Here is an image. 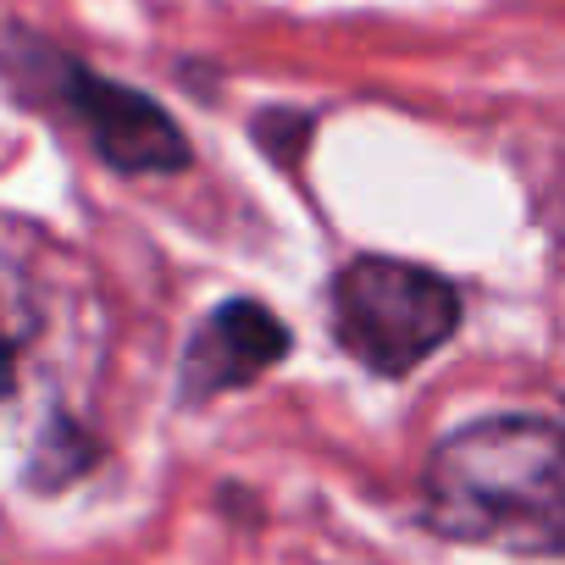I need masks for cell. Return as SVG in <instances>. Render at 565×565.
<instances>
[{"instance_id": "2", "label": "cell", "mask_w": 565, "mask_h": 565, "mask_svg": "<svg viewBox=\"0 0 565 565\" xmlns=\"http://www.w3.org/2000/svg\"><path fill=\"white\" fill-rule=\"evenodd\" d=\"M0 73H7V84L23 100L67 117L89 139V150L122 178H167V172H183L189 156H194L189 134L172 122V111L161 100H150L134 84L95 73L89 62L56 51L51 40H40L29 29L7 34V45H0Z\"/></svg>"}, {"instance_id": "6", "label": "cell", "mask_w": 565, "mask_h": 565, "mask_svg": "<svg viewBox=\"0 0 565 565\" xmlns=\"http://www.w3.org/2000/svg\"><path fill=\"white\" fill-rule=\"evenodd\" d=\"M249 134H255L282 167H295V145L306 150V139H311V117H300V111H260Z\"/></svg>"}, {"instance_id": "7", "label": "cell", "mask_w": 565, "mask_h": 565, "mask_svg": "<svg viewBox=\"0 0 565 565\" xmlns=\"http://www.w3.org/2000/svg\"><path fill=\"white\" fill-rule=\"evenodd\" d=\"M12 377H18V350H12L7 322H0V405H7V394H12Z\"/></svg>"}, {"instance_id": "1", "label": "cell", "mask_w": 565, "mask_h": 565, "mask_svg": "<svg viewBox=\"0 0 565 565\" xmlns=\"http://www.w3.org/2000/svg\"><path fill=\"white\" fill-rule=\"evenodd\" d=\"M422 504L438 537L565 559V427L521 411L455 427L427 455Z\"/></svg>"}, {"instance_id": "4", "label": "cell", "mask_w": 565, "mask_h": 565, "mask_svg": "<svg viewBox=\"0 0 565 565\" xmlns=\"http://www.w3.org/2000/svg\"><path fill=\"white\" fill-rule=\"evenodd\" d=\"M289 350H295V339L277 311H266L260 300H227L194 328L183 366H178V394H183V405L222 399V394L266 377L271 366H282Z\"/></svg>"}, {"instance_id": "5", "label": "cell", "mask_w": 565, "mask_h": 565, "mask_svg": "<svg viewBox=\"0 0 565 565\" xmlns=\"http://www.w3.org/2000/svg\"><path fill=\"white\" fill-rule=\"evenodd\" d=\"M84 460H89L84 433H78V427H67V422H51V433L40 438V455H34L29 477H34L40 488H62L67 477H78V471H84Z\"/></svg>"}, {"instance_id": "3", "label": "cell", "mask_w": 565, "mask_h": 565, "mask_svg": "<svg viewBox=\"0 0 565 565\" xmlns=\"http://www.w3.org/2000/svg\"><path fill=\"white\" fill-rule=\"evenodd\" d=\"M328 322L350 361L377 377H411L460 333V289L433 266L361 255L333 277Z\"/></svg>"}]
</instances>
